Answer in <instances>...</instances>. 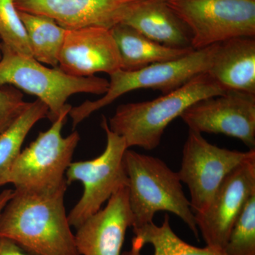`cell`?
I'll list each match as a JSON object with an SVG mask.
<instances>
[{"label":"cell","instance_id":"obj_18","mask_svg":"<svg viewBox=\"0 0 255 255\" xmlns=\"http://www.w3.org/2000/svg\"><path fill=\"white\" fill-rule=\"evenodd\" d=\"M132 231L135 237L131 248L122 255H226L223 251L197 248L182 241L171 228L167 215L161 226L152 222Z\"/></svg>","mask_w":255,"mask_h":255},{"label":"cell","instance_id":"obj_4","mask_svg":"<svg viewBox=\"0 0 255 255\" xmlns=\"http://www.w3.org/2000/svg\"><path fill=\"white\" fill-rule=\"evenodd\" d=\"M14 87L35 96L48 107L53 123L68 106L67 101L78 93L105 95L109 81L97 76L78 78L58 67L49 68L33 57L21 54L1 43L0 87Z\"/></svg>","mask_w":255,"mask_h":255},{"label":"cell","instance_id":"obj_20","mask_svg":"<svg viewBox=\"0 0 255 255\" xmlns=\"http://www.w3.org/2000/svg\"><path fill=\"white\" fill-rule=\"evenodd\" d=\"M33 58L41 63L58 65V55L66 29L51 18L18 11Z\"/></svg>","mask_w":255,"mask_h":255},{"label":"cell","instance_id":"obj_16","mask_svg":"<svg viewBox=\"0 0 255 255\" xmlns=\"http://www.w3.org/2000/svg\"><path fill=\"white\" fill-rule=\"evenodd\" d=\"M123 23L163 46L192 48L190 30L164 0H147Z\"/></svg>","mask_w":255,"mask_h":255},{"label":"cell","instance_id":"obj_24","mask_svg":"<svg viewBox=\"0 0 255 255\" xmlns=\"http://www.w3.org/2000/svg\"><path fill=\"white\" fill-rule=\"evenodd\" d=\"M0 255H28L26 254L14 242L7 238H0Z\"/></svg>","mask_w":255,"mask_h":255},{"label":"cell","instance_id":"obj_6","mask_svg":"<svg viewBox=\"0 0 255 255\" xmlns=\"http://www.w3.org/2000/svg\"><path fill=\"white\" fill-rule=\"evenodd\" d=\"M71 109L68 105L49 129L40 132L36 140L21 151L8 178V184L15 189L50 191L68 186L65 173L80 140L77 131L62 135Z\"/></svg>","mask_w":255,"mask_h":255},{"label":"cell","instance_id":"obj_14","mask_svg":"<svg viewBox=\"0 0 255 255\" xmlns=\"http://www.w3.org/2000/svg\"><path fill=\"white\" fill-rule=\"evenodd\" d=\"M133 219L128 189L122 188L104 209L88 218L77 229L75 245L80 255H122L126 233Z\"/></svg>","mask_w":255,"mask_h":255},{"label":"cell","instance_id":"obj_17","mask_svg":"<svg viewBox=\"0 0 255 255\" xmlns=\"http://www.w3.org/2000/svg\"><path fill=\"white\" fill-rule=\"evenodd\" d=\"M111 31L120 55L121 70L124 71H134L152 64L177 59L194 50L163 46L123 23Z\"/></svg>","mask_w":255,"mask_h":255},{"label":"cell","instance_id":"obj_12","mask_svg":"<svg viewBox=\"0 0 255 255\" xmlns=\"http://www.w3.org/2000/svg\"><path fill=\"white\" fill-rule=\"evenodd\" d=\"M147 0H14L18 11L41 15L65 29H111L124 23Z\"/></svg>","mask_w":255,"mask_h":255},{"label":"cell","instance_id":"obj_8","mask_svg":"<svg viewBox=\"0 0 255 255\" xmlns=\"http://www.w3.org/2000/svg\"><path fill=\"white\" fill-rule=\"evenodd\" d=\"M185 23L197 50L236 37L255 36V0H166Z\"/></svg>","mask_w":255,"mask_h":255},{"label":"cell","instance_id":"obj_22","mask_svg":"<svg viewBox=\"0 0 255 255\" xmlns=\"http://www.w3.org/2000/svg\"><path fill=\"white\" fill-rule=\"evenodd\" d=\"M0 39L1 43L15 51L33 57L26 30L14 0H0Z\"/></svg>","mask_w":255,"mask_h":255},{"label":"cell","instance_id":"obj_2","mask_svg":"<svg viewBox=\"0 0 255 255\" xmlns=\"http://www.w3.org/2000/svg\"><path fill=\"white\" fill-rule=\"evenodd\" d=\"M208 73L193 78L177 90L146 102L119 105L108 122L112 131L123 137L128 149L138 146L153 150L166 128L193 104L226 92Z\"/></svg>","mask_w":255,"mask_h":255},{"label":"cell","instance_id":"obj_19","mask_svg":"<svg viewBox=\"0 0 255 255\" xmlns=\"http://www.w3.org/2000/svg\"><path fill=\"white\" fill-rule=\"evenodd\" d=\"M48 107L36 99L29 102L21 115L0 134V187L8 184L10 171L28 132L37 122L48 118Z\"/></svg>","mask_w":255,"mask_h":255},{"label":"cell","instance_id":"obj_26","mask_svg":"<svg viewBox=\"0 0 255 255\" xmlns=\"http://www.w3.org/2000/svg\"><path fill=\"white\" fill-rule=\"evenodd\" d=\"M1 58V42H0V59Z\"/></svg>","mask_w":255,"mask_h":255},{"label":"cell","instance_id":"obj_27","mask_svg":"<svg viewBox=\"0 0 255 255\" xmlns=\"http://www.w3.org/2000/svg\"><path fill=\"white\" fill-rule=\"evenodd\" d=\"M164 1H166V0H164Z\"/></svg>","mask_w":255,"mask_h":255},{"label":"cell","instance_id":"obj_3","mask_svg":"<svg viewBox=\"0 0 255 255\" xmlns=\"http://www.w3.org/2000/svg\"><path fill=\"white\" fill-rule=\"evenodd\" d=\"M124 161L128 178L132 229L153 222L158 211H169L180 218L198 238L195 216L183 191L178 172L157 157L128 149L124 153Z\"/></svg>","mask_w":255,"mask_h":255},{"label":"cell","instance_id":"obj_5","mask_svg":"<svg viewBox=\"0 0 255 255\" xmlns=\"http://www.w3.org/2000/svg\"><path fill=\"white\" fill-rule=\"evenodd\" d=\"M218 45L193 50L177 59L152 64L134 71L119 70L112 73L110 75L108 90L103 97L96 101L87 100L78 107H72L69 115L73 120V128L96 111L110 105L128 92L151 89L165 95L177 90L198 75L207 73Z\"/></svg>","mask_w":255,"mask_h":255},{"label":"cell","instance_id":"obj_15","mask_svg":"<svg viewBox=\"0 0 255 255\" xmlns=\"http://www.w3.org/2000/svg\"><path fill=\"white\" fill-rule=\"evenodd\" d=\"M207 73L226 91L255 94V37L219 43Z\"/></svg>","mask_w":255,"mask_h":255},{"label":"cell","instance_id":"obj_1","mask_svg":"<svg viewBox=\"0 0 255 255\" xmlns=\"http://www.w3.org/2000/svg\"><path fill=\"white\" fill-rule=\"evenodd\" d=\"M66 189H14L0 215V238L32 255H80L64 204Z\"/></svg>","mask_w":255,"mask_h":255},{"label":"cell","instance_id":"obj_9","mask_svg":"<svg viewBox=\"0 0 255 255\" xmlns=\"http://www.w3.org/2000/svg\"><path fill=\"white\" fill-rule=\"evenodd\" d=\"M253 157H255V149L241 152L221 148L210 143L201 133L189 130L178 174L190 191L191 207L194 214L207 209L223 179L231 171Z\"/></svg>","mask_w":255,"mask_h":255},{"label":"cell","instance_id":"obj_23","mask_svg":"<svg viewBox=\"0 0 255 255\" xmlns=\"http://www.w3.org/2000/svg\"><path fill=\"white\" fill-rule=\"evenodd\" d=\"M29 102L23 99L19 90L11 86L0 88V134L4 132L21 113Z\"/></svg>","mask_w":255,"mask_h":255},{"label":"cell","instance_id":"obj_11","mask_svg":"<svg viewBox=\"0 0 255 255\" xmlns=\"http://www.w3.org/2000/svg\"><path fill=\"white\" fill-rule=\"evenodd\" d=\"M254 194L255 157H253L231 171L223 179L207 209L194 214L196 226L206 247L223 251L233 225Z\"/></svg>","mask_w":255,"mask_h":255},{"label":"cell","instance_id":"obj_21","mask_svg":"<svg viewBox=\"0 0 255 255\" xmlns=\"http://www.w3.org/2000/svg\"><path fill=\"white\" fill-rule=\"evenodd\" d=\"M223 251L226 255H255V194L233 225Z\"/></svg>","mask_w":255,"mask_h":255},{"label":"cell","instance_id":"obj_25","mask_svg":"<svg viewBox=\"0 0 255 255\" xmlns=\"http://www.w3.org/2000/svg\"><path fill=\"white\" fill-rule=\"evenodd\" d=\"M13 193H14V190L12 189H5L0 193V215L2 212L3 209L7 204L8 201L12 196Z\"/></svg>","mask_w":255,"mask_h":255},{"label":"cell","instance_id":"obj_13","mask_svg":"<svg viewBox=\"0 0 255 255\" xmlns=\"http://www.w3.org/2000/svg\"><path fill=\"white\" fill-rule=\"evenodd\" d=\"M58 68L78 78L109 75L121 70V60L112 31L102 27L66 29L59 55Z\"/></svg>","mask_w":255,"mask_h":255},{"label":"cell","instance_id":"obj_10","mask_svg":"<svg viewBox=\"0 0 255 255\" xmlns=\"http://www.w3.org/2000/svg\"><path fill=\"white\" fill-rule=\"evenodd\" d=\"M180 118L193 131L224 134L255 149V94L227 90L198 101Z\"/></svg>","mask_w":255,"mask_h":255},{"label":"cell","instance_id":"obj_7","mask_svg":"<svg viewBox=\"0 0 255 255\" xmlns=\"http://www.w3.org/2000/svg\"><path fill=\"white\" fill-rule=\"evenodd\" d=\"M101 127L107 135V146L102 155L91 160L71 162L66 171L67 184L81 182V199L68 215L70 226L78 229L119 190L128 187L124 153L128 147L123 137L112 131L105 117Z\"/></svg>","mask_w":255,"mask_h":255}]
</instances>
